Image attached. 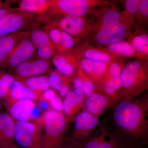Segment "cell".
Instances as JSON below:
<instances>
[{"label":"cell","instance_id":"31","mask_svg":"<svg viewBox=\"0 0 148 148\" xmlns=\"http://www.w3.org/2000/svg\"><path fill=\"white\" fill-rule=\"evenodd\" d=\"M122 70V66L119 63L115 62L109 63L107 67L104 83L110 77L121 75Z\"/></svg>","mask_w":148,"mask_h":148},{"label":"cell","instance_id":"19","mask_svg":"<svg viewBox=\"0 0 148 148\" xmlns=\"http://www.w3.org/2000/svg\"><path fill=\"white\" fill-rule=\"evenodd\" d=\"M52 62L58 72L69 76L74 73L77 66V58L73 54H55L52 58Z\"/></svg>","mask_w":148,"mask_h":148},{"label":"cell","instance_id":"4","mask_svg":"<svg viewBox=\"0 0 148 148\" xmlns=\"http://www.w3.org/2000/svg\"><path fill=\"white\" fill-rule=\"evenodd\" d=\"M101 2L88 0H52L47 12L40 17L51 18L60 16L83 17L94 6Z\"/></svg>","mask_w":148,"mask_h":148},{"label":"cell","instance_id":"3","mask_svg":"<svg viewBox=\"0 0 148 148\" xmlns=\"http://www.w3.org/2000/svg\"><path fill=\"white\" fill-rule=\"evenodd\" d=\"M44 117V132L41 138L42 148H61L65 144L66 119L62 112L49 110Z\"/></svg>","mask_w":148,"mask_h":148},{"label":"cell","instance_id":"23","mask_svg":"<svg viewBox=\"0 0 148 148\" xmlns=\"http://www.w3.org/2000/svg\"><path fill=\"white\" fill-rule=\"evenodd\" d=\"M48 77L50 87L53 90H58L61 96L65 97L70 90L67 76L60 73L58 71L50 70Z\"/></svg>","mask_w":148,"mask_h":148},{"label":"cell","instance_id":"29","mask_svg":"<svg viewBox=\"0 0 148 148\" xmlns=\"http://www.w3.org/2000/svg\"><path fill=\"white\" fill-rule=\"evenodd\" d=\"M16 76L0 68V98L4 100L8 96L10 88Z\"/></svg>","mask_w":148,"mask_h":148},{"label":"cell","instance_id":"20","mask_svg":"<svg viewBox=\"0 0 148 148\" xmlns=\"http://www.w3.org/2000/svg\"><path fill=\"white\" fill-rule=\"evenodd\" d=\"M29 33L30 30L21 31L0 38V63Z\"/></svg>","mask_w":148,"mask_h":148},{"label":"cell","instance_id":"36","mask_svg":"<svg viewBox=\"0 0 148 148\" xmlns=\"http://www.w3.org/2000/svg\"><path fill=\"white\" fill-rule=\"evenodd\" d=\"M148 1L141 0L140 8L139 11L140 14L143 16L148 18Z\"/></svg>","mask_w":148,"mask_h":148},{"label":"cell","instance_id":"35","mask_svg":"<svg viewBox=\"0 0 148 148\" xmlns=\"http://www.w3.org/2000/svg\"><path fill=\"white\" fill-rule=\"evenodd\" d=\"M49 103L54 110L59 112H62L63 111V102L61 98L57 95H56Z\"/></svg>","mask_w":148,"mask_h":148},{"label":"cell","instance_id":"15","mask_svg":"<svg viewBox=\"0 0 148 148\" xmlns=\"http://www.w3.org/2000/svg\"><path fill=\"white\" fill-rule=\"evenodd\" d=\"M4 100L8 114L15 120L27 121L32 116V110L35 106L33 100L23 99L16 101L8 98Z\"/></svg>","mask_w":148,"mask_h":148},{"label":"cell","instance_id":"1","mask_svg":"<svg viewBox=\"0 0 148 148\" xmlns=\"http://www.w3.org/2000/svg\"><path fill=\"white\" fill-rule=\"evenodd\" d=\"M102 122L112 134L135 146L148 141V98L124 99L108 110Z\"/></svg>","mask_w":148,"mask_h":148},{"label":"cell","instance_id":"41","mask_svg":"<svg viewBox=\"0 0 148 148\" xmlns=\"http://www.w3.org/2000/svg\"><path fill=\"white\" fill-rule=\"evenodd\" d=\"M2 103H1V98H0V108H1V107Z\"/></svg>","mask_w":148,"mask_h":148},{"label":"cell","instance_id":"25","mask_svg":"<svg viewBox=\"0 0 148 148\" xmlns=\"http://www.w3.org/2000/svg\"><path fill=\"white\" fill-rule=\"evenodd\" d=\"M82 54L86 59L100 61L107 64L114 62L118 56L111 53L108 50L92 48L85 49L82 52Z\"/></svg>","mask_w":148,"mask_h":148},{"label":"cell","instance_id":"13","mask_svg":"<svg viewBox=\"0 0 148 148\" xmlns=\"http://www.w3.org/2000/svg\"><path fill=\"white\" fill-rule=\"evenodd\" d=\"M51 63L49 60L36 58L29 59L12 69L18 78L26 79L40 75L50 71Z\"/></svg>","mask_w":148,"mask_h":148},{"label":"cell","instance_id":"6","mask_svg":"<svg viewBox=\"0 0 148 148\" xmlns=\"http://www.w3.org/2000/svg\"><path fill=\"white\" fill-rule=\"evenodd\" d=\"M78 146L79 148H133L137 147L117 137L103 123L97 131Z\"/></svg>","mask_w":148,"mask_h":148},{"label":"cell","instance_id":"5","mask_svg":"<svg viewBox=\"0 0 148 148\" xmlns=\"http://www.w3.org/2000/svg\"><path fill=\"white\" fill-rule=\"evenodd\" d=\"M38 16L16 8L0 18V38L38 27L40 25L37 22Z\"/></svg>","mask_w":148,"mask_h":148},{"label":"cell","instance_id":"2","mask_svg":"<svg viewBox=\"0 0 148 148\" xmlns=\"http://www.w3.org/2000/svg\"><path fill=\"white\" fill-rule=\"evenodd\" d=\"M122 100L135 98L148 87L147 69L138 61L128 62L122 70L121 74Z\"/></svg>","mask_w":148,"mask_h":148},{"label":"cell","instance_id":"12","mask_svg":"<svg viewBox=\"0 0 148 148\" xmlns=\"http://www.w3.org/2000/svg\"><path fill=\"white\" fill-rule=\"evenodd\" d=\"M121 100L119 96L112 97L94 91L86 96L84 107L85 111L100 116Z\"/></svg>","mask_w":148,"mask_h":148},{"label":"cell","instance_id":"9","mask_svg":"<svg viewBox=\"0 0 148 148\" xmlns=\"http://www.w3.org/2000/svg\"><path fill=\"white\" fill-rule=\"evenodd\" d=\"M100 116L84 111L76 118L71 142L78 146L91 136L97 129Z\"/></svg>","mask_w":148,"mask_h":148},{"label":"cell","instance_id":"22","mask_svg":"<svg viewBox=\"0 0 148 148\" xmlns=\"http://www.w3.org/2000/svg\"><path fill=\"white\" fill-rule=\"evenodd\" d=\"M7 98L16 101L23 99H29L34 101L36 100L38 98V95L24 85L16 77V79L11 86L9 95Z\"/></svg>","mask_w":148,"mask_h":148},{"label":"cell","instance_id":"16","mask_svg":"<svg viewBox=\"0 0 148 148\" xmlns=\"http://www.w3.org/2000/svg\"><path fill=\"white\" fill-rule=\"evenodd\" d=\"M15 123L9 114L0 113V148H8L14 141Z\"/></svg>","mask_w":148,"mask_h":148},{"label":"cell","instance_id":"39","mask_svg":"<svg viewBox=\"0 0 148 148\" xmlns=\"http://www.w3.org/2000/svg\"><path fill=\"white\" fill-rule=\"evenodd\" d=\"M8 148H23L18 145H15V144H12Z\"/></svg>","mask_w":148,"mask_h":148},{"label":"cell","instance_id":"26","mask_svg":"<svg viewBox=\"0 0 148 148\" xmlns=\"http://www.w3.org/2000/svg\"><path fill=\"white\" fill-rule=\"evenodd\" d=\"M73 84L75 89L86 96L95 91V86L92 80L83 73L82 70L79 71L78 76L74 79Z\"/></svg>","mask_w":148,"mask_h":148},{"label":"cell","instance_id":"21","mask_svg":"<svg viewBox=\"0 0 148 148\" xmlns=\"http://www.w3.org/2000/svg\"><path fill=\"white\" fill-rule=\"evenodd\" d=\"M52 0H21L18 1V10L42 15L50 8Z\"/></svg>","mask_w":148,"mask_h":148},{"label":"cell","instance_id":"34","mask_svg":"<svg viewBox=\"0 0 148 148\" xmlns=\"http://www.w3.org/2000/svg\"><path fill=\"white\" fill-rule=\"evenodd\" d=\"M141 0H127L125 2V8L127 12L136 13L140 9Z\"/></svg>","mask_w":148,"mask_h":148},{"label":"cell","instance_id":"40","mask_svg":"<svg viewBox=\"0 0 148 148\" xmlns=\"http://www.w3.org/2000/svg\"><path fill=\"white\" fill-rule=\"evenodd\" d=\"M145 146H139L135 147L133 148H145Z\"/></svg>","mask_w":148,"mask_h":148},{"label":"cell","instance_id":"17","mask_svg":"<svg viewBox=\"0 0 148 148\" xmlns=\"http://www.w3.org/2000/svg\"><path fill=\"white\" fill-rule=\"evenodd\" d=\"M29 38L36 48L37 53H47L55 51L48 34L38 27L30 30Z\"/></svg>","mask_w":148,"mask_h":148},{"label":"cell","instance_id":"27","mask_svg":"<svg viewBox=\"0 0 148 148\" xmlns=\"http://www.w3.org/2000/svg\"><path fill=\"white\" fill-rule=\"evenodd\" d=\"M109 52L118 56L134 57L137 52L129 42L123 40L117 41L109 45L108 49Z\"/></svg>","mask_w":148,"mask_h":148},{"label":"cell","instance_id":"11","mask_svg":"<svg viewBox=\"0 0 148 148\" xmlns=\"http://www.w3.org/2000/svg\"><path fill=\"white\" fill-rule=\"evenodd\" d=\"M127 21L99 27L95 35V40L102 45H109L112 43L122 40L128 33Z\"/></svg>","mask_w":148,"mask_h":148},{"label":"cell","instance_id":"14","mask_svg":"<svg viewBox=\"0 0 148 148\" xmlns=\"http://www.w3.org/2000/svg\"><path fill=\"white\" fill-rule=\"evenodd\" d=\"M108 64L83 58L80 62L82 70L92 80L95 89L100 93L105 81Z\"/></svg>","mask_w":148,"mask_h":148},{"label":"cell","instance_id":"24","mask_svg":"<svg viewBox=\"0 0 148 148\" xmlns=\"http://www.w3.org/2000/svg\"><path fill=\"white\" fill-rule=\"evenodd\" d=\"M16 78L38 95L50 88L48 76L40 75L28 78Z\"/></svg>","mask_w":148,"mask_h":148},{"label":"cell","instance_id":"30","mask_svg":"<svg viewBox=\"0 0 148 148\" xmlns=\"http://www.w3.org/2000/svg\"><path fill=\"white\" fill-rule=\"evenodd\" d=\"M135 49L139 55L148 54V36L145 33H141L132 37L128 42Z\"/></svg>","mask_w":148,"mask_h":148},{"label":"cell","instance_id":"18","mask_svg":"<svg viewBox=\"0 0 148 148\" xmlns=\"http://www.w3.org/2000/svg\"><path fill=\"white\" fill-rule=\"evenodd\" d=\"M86 96L75 89L69 90L63 102V110L66 117H71L84 106Z\"/></svg>","mask_w":148,"mask_h":148},{"label":"cell","instance_id":"7","mask_svg":"<svg viewBox=\"0 0 148 148\" xmlns=\"http://www.w3.org/2000/svg\"><path fill=\"white\" fill-rule=\"evenodd\" d=\"M14 121V141L18 145L23 148H42V133L40 127L28 121H18L15 120Z\"/></svg>","mask_w":148,"mask_h":148},{"label":"cell","instance_id":"10","mask_svg":"<svg viewBox=\"0 0 148 148\" xmlns=\"http://www.w3.org/2000/svg\"><path fill=\"white\" fill-rule=\"evenodd\" d=\"M36 50L28 36L19 43L0 63V68L13 69L32 58L35 54Z\"/></svg>","mask_w":148,"mask_h":148},{"label":"cell","instance_id":"33","mask_svg":"<svg viewBox=\"0 0 148 148\" xmlns=\"http://www.w3.org/2000/svg\"><path fill=\"white\" fill-rule=\"evenodd\" d=\"M13 1H3L0 0V18L6 14L15 10L16 8L11 7Z\"/></svg>","mask_w":148,"mask_h":148},{"label":"cell","instance_id":"37","mask_svg":"<svg viewBox=\"0 0 148 148\" xmlns=\"http://www.w3.org/2000/svg\"><path fill=\"white\" fill-rule=\"evenodd\" d=\"M56 95V94L54 90L49 88L43 92L42 96L44 100L49 102Z\"/></svg>","mask_w":148,"mask_h":148},{"label":"cell","instance_id":"8","mask_svg":"<svg viewBox=\"0 0 148 148\" xmlns=\"http://www.w3.org/2000/svg\"><path fill=\"white\" fill-rule=\"evenodd\" d=\"M39 24L50 25L66 32L72 36H79L87 29V21L83 17L64 16L51 18L38 17Z\"/></svg>","mask_w":148,"mask_h":148},{"label":"cell","instance_id":"28","mask_svg":"<svg viewBox=\"0 0 148 148\" xmlns=\"http://www.w3.org/2000/svg\"><path fill=\"white\" fill-rule=\"evenodd\" d=\"M42 29L48 34L55 51H57V53H66L61 44V30L56 27L47 24L45 25L42 27Z\"/></svg>","mask_w":148,"mask_h":148},{"label":"cell","instance_id":"32","mask_svg":"<svg viewBox=\"0 0 148 148\" xmlns=\"http://www.w3.org/2000/svg\"><path fill=\"white\" fill-rule=\"evenodd\" d=\"M61 44L66 53L73 48L75 45V41L72 36L61 30Z\"/></svg>","mask_w":148,"mask_h":148},{"label":"cell","instance_id":"38","mask_svg":"<svg viewBox=\"0 0 148 148\" xmlns=\"http://www.w3.org/2000/svg\"><path fill=\"white\" fill-rule=\"evenodd\" d=\"M61 148H79L78 146L71 141L66 143Z\"/></svg>","mask_w":148,"mask_h":148}]
</instances>
